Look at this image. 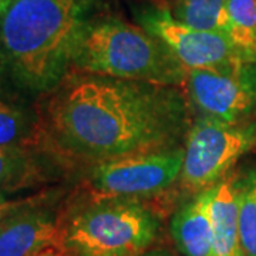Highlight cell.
Returning a JSON list of instances; mask_svg holds the SVG:
<instances>
[{
  "instance_id": "obj_1",
  "label": "cell",
  "mask_w": 256,
  "mask_h": 256,
  "mask_svg": "<svg viewBox=\"0 0 256 256\" xmlns=\"http://www.w3.org/2000/svg\"><path fill=\"white\" fill-rule=\"evenodd\" d=\"M34 118L36 151L97 164L172 148L185 110L171 86L68 70L43 92Z\"/></svg>"
},
{
  "instance_id": "obj_2",
  "label": "cell",
  "mask_w": 256,
  "mask_h": 256,
  "mask_svg": "<svg viewBox=\"0 0 256 256\" xmlns=\"http://www.w3.org/2000/svg\"><path fill=\"white\" fill-rule=\"evenodd\" d=\"M90 8L92 0H13L0 14L2 68L30 92L53 88L70 68Z\"/></svg>"
},
{
  "instance_id": "obj_3",
  "label": "cell",
  "mask_w": 256,
  "mask_h": 256,
  "mask_svg": "<svg viewBox=\"0 0 256 256\" xmlns=\"http://www.w3.org/2000/svg\"><path fill=\"white\" fill-rule=\"evenodd\" d=\"M68 70L158 86L181 84L186 77V70L161 40L121 20L88 23Z\"/></svg>"
},
{
  "instance_id": "obj_4",
  "label": "cell",
  "mask_w": 256,
  "mask_h": 256,
  "mask_svg": "<svg viewBox=\"0 0 256 256\" xmlns=\"http://www.w3.org/2000/svg\"><path fill=\"white\" fill-rule=\"evenodd\" d=\"M64 248L73 256H141L156 236L152 212L131 198H107L58 215Z\"/></svg>"
},
{
  "instance_id": "obj_5",
  "label": "cell",
  "mask_w": 256,
  "mask_h": 256,
  "mask_svg": "<svg viewBox=\"0 0 256 256\" xmlns=\"http://www.w3.org/2000/svg\"><path fill=\"white\" fill-rule=\"evenodd\" d=\"M256 146V126L204 117L194 124L184 150L181 178L192 191H205Z\"/></svg>"
},
{
  "instance_id": "obj_6",
  "label": "cell",
  "mask_w": 256,
  "mask_h": 256,
  "mask_svg": "<svg viewBox=\"0 0 256 256\" xmlns=\"http://www.w3.org/2000/svg\"><path fill=\"white\" fill-rule=\"evenodd\" d=\"M182 160L184 150L170 148L97 162L92 175V194L107 200L162 191L181 176Z\"/></svg>"
},
{
  "instance_id": "obj_7",
  "label": "cell",
  "mask_w": 256,
  "mask_h": 256,
  "mask_svg": "<svg viewBox=\"0 0 256 256\" xmlns=\"http://www.w3.org/2000/svg\"><path fill=\"white\" fill-rule=\"evenodd\" d=\"M190 96L206 117L239 122L256 108V62L186 70Z\"/></svg>"
},
{
  "instance_id": "obj_8",
  "label": "cell",
  "mask_w": 256,
  "mask_h": 256,
  "mask_svg": "<svg viewBox=\"0 0 256 256\" xmlns=\"http://www.w3.org/2000/svg\"><path fill=\"white\" fill-rule=\"evenodd\" d=\"M146 32L161 40L185 70L210 68L236 62H256L235 46L224 32L192 28L164 9L150 10L141 18Z\"/></svg>"
},
{
  "instance_id": "obj_9",
  "label": "cell",
  "mask_w": 256,
  "mask_h": 256,
  "mask_svg": "<svg viewBox=\"0 0 256 256\" xmlns=\"http://www.w3.org/2000/svg\"><path fill=\"white\" fill-rule=\"evenodd\" d=\"M64 248L58 215L20 202L0 220V256H37Z\"/></svg>"
},
{
  "instance_id": "obj_10",
  "label": "cell",
  "mask_w": 256,
  "mask_h": 256,
  "mask_svg": "<svg viewBox=\"0 0 256 256\" xmlns=\"http://www.w3.org/2000/svg\"><path fill=\"white\" fill-rule=\"evenodd\" d=\"M210 188L186 202L172 218V236L184 256H214Z\"/></svg>"
},
{
  "instance_id": "obj_11",
  "label": "cell",
  "mask_w": 256,
  "mask_h": 256,
  "mask_svg": "<svg viewBox=\"0 0 256 256\" xmlns=\"http://www.w3.org/2000/svg\"><path fill=\"white\" fill-rule=\"evenodd\" d=\"M214 256H245L239 235L238 185L225 178L210 188Z\"/></svg>"
},
{
  "instance_id": "obj_12",
  "label": "cell",
  "mask_w": 256,
  "mask_h": 256,
  "mask_svg": "<svg viewBox=\"0 0 256 256\" xmlns=\"http://www.w3.org/2000/svg\"><path fill=\"white\" fill-rule=\"evenodd\" d=\"M170 13L192 28L228 34V0H178Z\"/></svg>"
},
{
  "instance_id": "obj_13",
  "label": "cell",
  "mask_w": 256,
  "mask_h": 256,
  "mask_svg": "<svg viewBox=\"0 0 256 256\" xmlns=\"http://www.w3.org/2000/svg\"><path fill=\"white\" fill-rule=\"evenodd\" d=\"M0 146L36 151V118L0 98Z\"/></svg>"
},
{
  "instance_id": "obj_14",
  "label": "cell",
  "mask_w": 256,
  "mask_h": 256,
  "mask_svg": "<svg viewBox=\"0 0 256 256\" xmlns=\"http://www.w3.org/2000/svg\"><path fill=\"white\" fill-rule=\"evenodd\" d=\"M42 178L40 165L32 150L0 146V186L16 188Z\"/></svg>"
},
{
  "instance_id": "obj_15",
  "label": "cell",
  "mask_w": 256,
  "mask_h": 256,
  "mask_svg": "<svg viewBox=\"0 0 256 256\" xmlns=\"http://www.w3.org/2000/svg\"><path fill=\"white\" fill-rule=\"evenodd\" d=\"M228 36L256 60V0H228Z\"/></svg>"
},
{
  "instance_id": "obj_16",
  "label": "cell",
  "mask_w": 256,
  "mask_h": 256,
  "mask_svg": "<svg viewBox=\"0 0 256 256\" xmlns=\"http://www.w3.org/2000/svg\"><path fill=\"white\" fill-rule=\"evenodd\" d=\"M239 235L245 256H256V170L236 181Z\"/></svg>"
},
{
  "instance_id": "obj_17",
  "label": "cell",
  "mask_w": 256,
  "mask_h": 256,
  "mask_svg": "<svg viewBox=\"0 0 256 256\" xmlns=\"http://www.w3.org/2000/svg\"><path fill=\"white\" fill-rule=\"evenodd\" d=\"M20 202H8L2 195H0V218L3 216V215H6L9 210H12L13 208H16Z\"/></svg>"
},
{
  "instance_id": "obj_18",
  "label": "cell",
  "mask_w": 256,
  "mask_h": 256,
  "mask_svg": "<svg viewBox=\"0 0 256 256\" xmlns=\"http://www.w3.org/2000/svg\"><path fill=\"white\" fill-rule=\"evenodd\" d=\"M37 256H73V255H72V254H68L66 248H54V249L44 250V252H42L40 255H37Z\"/></svg>"
},
{
  "instance_id": "obj_19",
  "label": "cell",
  "mask_w": 256,
  "mask_h": 256,
  "mask_svg": "<svg viewBox=\"0 0 256 256\" xmlns=\"http://www.w3.org/2000/svg\"><path fill=\"white\" fill-rule=\"evenodd\" d=\"M12 2H13V0H0V14L8 9V6H9Z\"/></svg>"
},
{
  "instance_id": "obj_20",
  "label": "cell",
  "mask_w": 256,
  "mask_h": 256,
  "mask_svg": "<svg viewBox=\"0 0 256 256\" xmlns=\"http://www.w3.org/2000/svg\"><path fill=\"white\" fill-rule=\"evenodd\" d=\"M141 256H170L168 254H165V252H151V254H146V255H141Z\"/></svg>"
},
{
  "instance_id": "obj_21",
  "label": "cell",
  "mask_w": 256,
  "mask_h": 256,
  "mask_svg": "<svg viewBox=\"0 0 256 256\" xmlns=\"http://www.w3.org/2000/svg\"><path fill=\"white\" fill-rule=\"evenodd\" d=\"M0 68H2V56H0Z\"/></svg>"
},
{
  "instance_id": "obj_22",
  "label": "cell",
  "mask_w": 256,
  "mask_h": 256,
  "mask_svg": "<svg viewBox=\"0 0 256 256\" xmlns=\"http://www.w3.org/2000/svg\"><path fill=\"white\" fill-rule=\"evenodd\" d=\"M3 216H4V215H3ZM3 216H2V218H3ZM2 218H0V220H2Z\"/></svg>"
}]
</instances>
